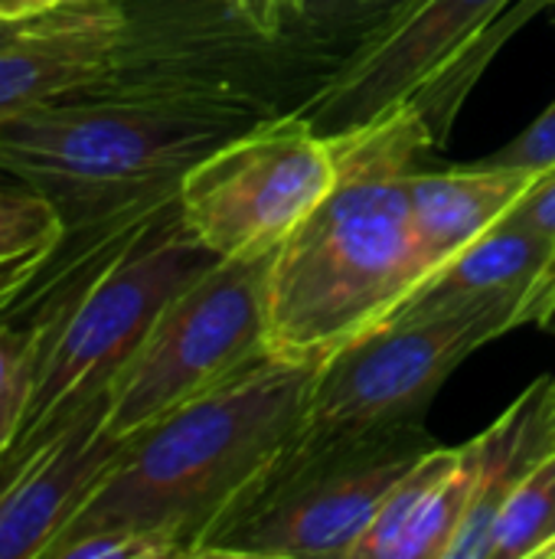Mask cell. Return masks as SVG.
I'll use <instances>...</instances> for the list:
<instances>
[{"instance_id": "7402d4cb", "label": "cell", "mask_w": 555, "mask_h": 559, "mask_svg": "<svg viewBox=\"0 0 555 559\" xmlns=\"http://www.w3.org/2000/svg\"><path fill=\"white\" fill-rule=\"evenodd\" d=\"M514 213L517 216H523L530 226H536L550 242L555 246V167L550 170V177L540 183V187H533V193H527L517 206H514ZM555 292V252H553V262H550V269L543 272V278L523 295V301H520V308H517V318H514V324L520 328V324H533L536 321V314L543 311V305L553 298Z\"/></svg>"}, {"instance_id": "2e32d148", "label": "cell", "mask_w": 555, "mask_h": 559, "mask_svg": "<svg viewBox=\"0 0 555 559\" xmlns=\"http://www.w3.org/2000/svg\"><path fill=\"white\" fill-rule=\"evenodd\" d=\"M412 0H278V33L347 66L379 39Z\"/></svg>"}, {"instance_id": "f1b7e54d", "label": "cell", "mask_w": 555, "mask_h": 559, "mask_svg": "<svg viewBox=\"0 0 555 559\" xmlns=\"http://www.w3.org/2000/svg\"><path fill=\"white\" fill-rule=\"evenodd\" d=\"M550 10H553V13H550V20H553V26H555V3H553V7H550Z\"/></svg>"}, {"instance_id": "d6986e66", "label": "cell", "mask_w": 555, "mask_h": 559, "mask_svg": "<svg viewBox=\"0 0 555 559\" xmlns=\"http://www.w3.org/2000/svg\"><path fill=\"white\" fill-rule=\"evenodd\" d=\"M478 468H481V455H478V442L471 439L468 445L458 449V462L435 481V488L422 501L412 527L406 531L396 550V559H445L471 508Z\"/></svg>"}, {"instance_id": "5b68a950", "label": "cell", "mask_w": 555, "mask_h": 559, "mask_svg": "<svg viewBox=\"0 0 555 559\" xmlns=\"http://www.w3.org/2000/svg\"><path fill=\"white\" fill-rule=\"evenodd\" d=\"M216 262L219 255L186 229L177 203L79 298L59 328L36 324L39 364L26 409L0 452V475L29 459L92 400L111 393L170 298Z\"/></svg>"}, {"instance_id": "5bb4252c", "label": "cell", "mask_w": 555, "mask_h": 559, "mask_svg": "<svg viewBox=\"0 0 555 559\" xmlns=\"http://www.w3.org/2000/svg\"><path fill=\"white\" fill-rule=\"evenodd\" d=\"M555 246L514 210L494 223L484 236L451 255L435 275L412 288V295L393 311V321L435 318L494 301H523V295L543 278Z\"/></svg>"}, {"instance_id": "277c9868", "label": "cell", "mask_w": 555, "mask_h": 559, "mask_svg": "<svg viewBox=\"0 0 555 559\" xmlns=\"http://www.w3.org/2000/svg\"><path fill=\"white\" fill-rule=\"evenodd\" d=\"M236 134L183 108L62 98L0 118V174L46 197L72 236L173 206L183 177Z\"/></svg>"}, {"instance_id": "603a6c76", "label": "cell", "mask_w": 555, "mask_h": 559, "mask_svg": "<svg viewBox=\"0 0 555 559\" xmlns=\"http://www.w3.org/2000/svg\"><path fill=\"white\" fill-rule=\"evenodd\" d=\"M491 167H520V170H553L555 167V102L507 147L484 157Z\"/></svg>"}, {"instance_id": "4fadbf2b", "label": "cell", "mask_w": 555, "mask_h": 559, "mask_svg": "<svg viewBox=\"0 0 555 559\" xmlns=\"http://www.w3.org/2000/svg\"><path fill=\"white\" fill-rule=\"evenodd\" d=\"M546 177L550 170L491 164H474L445 174L412 170L406 190L422 282L435 275L464 246H471L478 236H484L494 223H500Z\"/></svg>"}, {"instance_id": "4316f807", "label": "cell", "mask_w": 555, "mask_h": 559, "mask_svg": "<svg viewBox=\"0 0 555 559\" xmlns=\"http://www.w3.org/2000/svg\"><path fill=\"white\" fill-rule=\"evenodd\" d=\"M536 328H543V331H555V292H553V298L543 305V311L536 314V321H533Z\"/></svg>"}, {"instance_id": "30bf717a", "label": "cell", "mask_w": 555, "mask_h": 559, "mask_svg": "<svg viewBox=\"0 0 555 559\" xmlns=\"http://www.w3.org/2000/svg\"><path fill=\"white\" fill-rule=\"evenodd\" d=\"M514 0H412L409 10L363 46L314 98L304 118L321 134H337L412 102L448 69Z\"/></svg>"}, {"instance_id": "8992f818", "label": "cell", "mask_w": 555, "mask_h": 559, "mask_svg": "<svg viewBox=\"0 0 555 559\" xmlns=\"http://www.w3.org/2000/svg\"><path fill=\"white\" fill-rule=\"evenodd\" d=\"M435 445L425 426L321 445L288 442L209 524L193 559H350L386 495Z\"/></svg>"}, {"instance_id": "ffe728a7", "label": "cell", "mask_w": 555, "mask_h": 559, "mask_svg": "<svg viewBox=\"0 0 555 559\" xmlns=\"http://www.w3.org/2000/svg\"><path fill=\"white\" fill-rule=\"evenodd\" d=\"M458 449L435 445L429 455H422L396 481V488L386 495V501L379 504L376 518L370 521V527L363 531V537L350 550V559H396V550H399L406 531L412 527L422 501L429 498V491L435 488V481L458 462Z\"/></svg>"}, {"instance_id": "9c48e42d", "label": "cell", "mask_w": 555, "mask_h": 559, "mask_svg": "<svg viewBox=\"0 0 555 559\" xmlns=\"http://www.w3.org/2000/svg\"><path fill=\"white\" fill-rule=\"evenodd\" d=\"M334 187L337 164L327 134L304 115H285L206 154L183 177L180 216L219 259H265Z\"/></svg>"}, {"instance_id": "7a4b0ae2", "label": "cell", "mask_w": 555, "mask_h": 559, "mask_svg": "<svg viewBox=\"0 0 555 559\" xmlns=\"http://www.w3.org/2000/svg\"><path fill=\"white\" fill-rule=\"evenodd\" d=\"M317 364L265 357L137 436L46 559L98 531L164 534L193 559L209 524L272 465L301 426Z\"/></svg>"}, {"instance_id": "3957f363", "label": "cell", "mask_w": 555, "mask_h": 559, "mask_svg": "<svg viewBox=\"0 0 555 559\" xmlns=\"http://www.w3.org/2000/svg\"><path fill=\"white\" fill-rule=\"evenodd\" d=\"M340 69L255 23L239 0H121L108 66L79 98L167 105L249 131L304 115Z\"/></svg>"}, {"instance_id": "e0dca14e", "label": "cell", "mask_w": 555, "mask_h": 559, "mask_svg": "<svg viewBox=\"0 0 555 559\" xmlns=\"http://www.w3.org/2000/svg\"><path fill=\"white\" fill-rule=\"evenodd\" d=\"M555 0H514L491 26L481 39H474L448 69H442L415 98L412 105L422 111L425 124L432 128L435 144H445V138L451 134L464 102L471 98L474 85L481 82V75L487 72V66L494 62V56L517 36L520 26H527L533 16H540L543 10H550Z\"/></svg>"}, {"instance_id": "8fae6325", "label": "cell", "mask_w": 555, "mask_h": 559, "mask_svg": "<svg viewBox=\"0 0 555 559\" xmlns=\"http://www.w3.org/2000/svg\"><path fill=\"white\" fill-rule=\"evenodd\" d=\"M108 396L92 400L29 459L0 475V559H46L121 459L128 439L105 426Z\"/></svg>"}, {"instance_id": "7c38bea8", "label": "cell", "mask_w": 555, "mask_h": 559, "mask_svg": "<svg viewBox=\"0 0 555 559\" xmlns=\"http://www.w3.org/2000/svg\"><path fill=\"white\" fill-rule=\"evenodd\" d=\"M118 26L121 0H79L36 13L0 43V118L85 95L108 66Z\"/></svg>"}, {"instance_id": "ba28073f", "label": "cell", "mask_w": 555, "mask_h": 559, "mask_svg": "<svg viewBox=\"0 0 555 559\" xmlns=\"http://www.w3.org/2000/svg\"><path fill=\"white\" fill-rule=\"evenodd\" d=\"M517 301L383 324L317 364L294 445H321L425 426L448 377L484 344L514 331Z\"/></svg>"}, {"instance_id": "83f0119b", "label": "cell", "mask_w": 555, "mask_h": 559, "mask_svg": "<svg viewBox=\"0 0 555 559\" xmlns=\"http://www.w3.org/2000/svg\"><path fill=\"white\" fill-rule=\"evenodd\" d=\"M555 557V524L553 531H550V537H546V544H543V550H540V559H553Z\"/></svg>"}, {"instance_id": "ac0fdd59", "label": "cell", "mask_w": 555, "mask_h": 559, "mask_svg": "<svg viewBox=\"0 0 555 559\" xmlns=\"http://www.w3.org/2000/svg\"><path fill=\"white\" fill-rule=\"evenodd\" d=\"M555 524V449L543 452L510 488L491 531V559H540Z\"/></svg>"}, {"instance_id": "52a82bcc", "label": "cell", "mask_w": 555, "mask_h": 559, "mask_svg": "<svg viewBox=\"0 0 555 559\" xmlns=\"http://www.w3.org/2000/svg\"><path fill=\"white\" fill-rule=\"evenodd\" d=\"M272 262L275 255L219 259L170 298L111 383L105 426L114 436H137L272 357Z\"/></svg>"}, {"instance_id": "9a60e30c", "label": "cell", "mask_w": 555, "mask_h": 559, "mask_svg": "<svg viewBox=\"0 0 555 559\" xmlns=\"http://www.w3.org/2000/svg\"><path fill=\"white\" fill-rule=\"evenodd\" d=\"M65 236V223L46 197L23 183H0V321L33 288Z\"/></svg>"}, {"instance_id": "d4e9b609", "label": "cell", "mask_w": 555, "mask_h": 559, "mask_svg": "<svg viewBox=\"0 0 555 559\" xmlns=\"http://www.w3.org/2000/svg\"><path fill=\"white\" fill-rule=\"evenodd\" d=\"M36 16V13H33ZM33 16H0V43H7L10 36H16Z\"/></svg>"}, {"instance_id": "484cf974", "label": "cell", "mask_w": 555, "mask_h": 559, "mask_svg": "<svg viewBox=\"0 0 555 559\" xmlns=\"http://www.w3.org/2000/svg\"><path fill=\"white\" fill-rule=\"evenodd\" d=\"M23 3V13H43V10H52V7H62V3H79V0H20Z\"/></svg>"}, {"instance_id": "44dd1931", "label": "cell", "mask_w": 555, "mask_h": 559, "mask_svg": "<svg viewBox=\"0 0 555 559\" xmlns=\"http://www.w3.org/2000/svg\"><path fill=\"white\" fill-rule=\"evenodd\" d=\"M39 364V331L29 321H0V452L26 409Z\"/></svg>"}, {"instance_id": "cb8c5ba5", "label": "cell", "mask_w": 555, "mask_h": 559, "mask_svg": "<svg viewBox=\"0 0 555 559\" xmlns=\"http://www.w3.org/2000/svg\"><path fill=\"white\" fill-rule=\"evenodd\" d=\"M540 429L546 445L555 449V377H550L546 383V396H543V409H540Z\"/></svg>"}, {"instance_id": "6da1fadb", "label": "cell", "mask_w": 555, "mask_h": 559, "mask_svg": "<svg viewBox=\"0 0 555 559\" xmlns=\"http://www.w3.org/2000/svg\"><path fill=\"white\" fill-rule=\"evenodd\" d=\"M337 187L275 252L268 354L324 364L383 328L422 282L406 180L435 147L412 102L327 134Z\"/></svg>"}]
</instances>
